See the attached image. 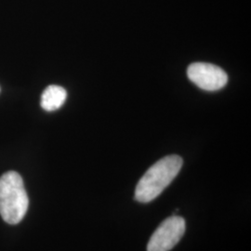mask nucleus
I'll return each mask as SVG.
<instances>
[{"mask_svg":"<svg viewBox=\"0 0 251 251\" xmlns=\"http://www.w3.org/2000/svg\"><path fill=\"white\" fill-rule=\"evenodd\" d=\"M182 158L171 154L154 163L139 180L135 190V199L149 203L157 198L178 175L182 167Z\"/></svg>","mask_w":251,"mask_h":251,"instance_id":"obj_1","label":"nucleus"},{"mask_svg":"<svg viewBox=\"0 0 251 251\" xmlns=\"http://www.w3.org/2000/svg\"><path fill=\"white\" fill-rule=\"evenodd\" d=\"M29 199L21 175L9 171L0 177V215L9 225H18L26 214Z\"/></svg>","mask_w":251,"mask_h":251,"instance_id":"obj_2","label":"nucleus"},{"mask_svg":"<svg viewBox=\"0 0 251 251\" xmlns=\"http://www.w3.org/2000/svg\"><path fill=\"white\" fill-rule=\"evenodd\" d=\"M185 232V221L179 216L165 220L152 233L147 251H170L173 249Z\"/></svg>","mask_w":251,"mask_h":251,"instance_id":"obj_3","label":"nucleus"},{"mask_svg":"<svg viewBox=\"0 0 251 251\" xmlns=\"http://www.w3.org/2000/svg\"><path fill=\"white\" fill-rule=\"evenodd\" d=\"M189 79L206 91L221 90L227 84L228 75L219 66L206 63H192L187 69Z\"/></svg>","mask_w":251,"mask_h":251,"instance_id":"obj_4","label":"nucleus"},{"mask_svg":"<svg viewBox=\"0 0 251 251\" xmlns=\"http://www.w3.org/2000/svg\"><path fill=\"white\" fill-rule=\"evenodd\" d=\"M67 98V92L61 86L50 85L46 89L41 96V107L48 112H52L63 106Z\"/></svg>","mask_w":251,"mask_h":251,"instance_id":"obj_5","label":"nucleus"}]
</instances>
